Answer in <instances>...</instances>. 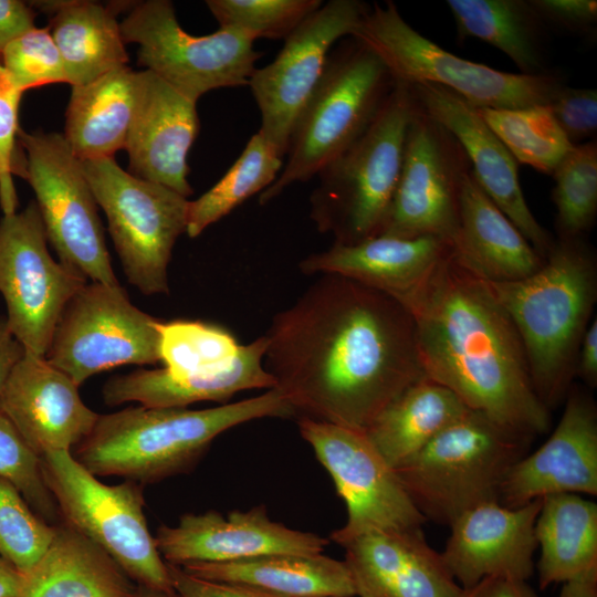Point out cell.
<instances>
[{"instance_id": "1", "label": "cell", "mask_w": 597, "mask_h": 597, "mask_svg": "<svg viewBox=\"0 0 597 597\" xmlns=\"http://www.w3.org/2000/svg\"><path fill=\"white\" fill-rule=\"evenodd\" d=\"M265 336L264 366L298 418L364 432L425 376L409 311L345 276L323 274Z\"/></svg>"}, {"instance_id": "2", "label": "cell", "mask_w": 597, "mask_h": 597, "mask_svg": "<svg viewBox=\"0 0 597 597\" xmlns=\"http://www.w3.org/2000/svg\"><path fill=\"white\" fill-rule=\"evenodd\" d=\"M401 304L412 316L426 377L515 431L534 438L548 430L551 412L533 389L511 318L453 248Z\"/></svg>"}, {"instance_id": "3", "label": "cell", "mask_w": 597, "mask_h": 597, "mask_svg": "<svg viewBox=\"0 0 597 597\" xmlns=\"http://www.w3.org/2000/svg\"><path fill=\"white\" fill-rule=\"evenodd\" d=\"M584 239L555 240L527 277L488 282L521 339L533 389L548 409L563 402L597 300V263Z\"/></svg>"}, {"instance_id": "4", "label": "cell", "mask_w": 597, "mask_h": 597, "mask_svg": "<svg viewBox=\"0 0 597 597\" xmlns=\"http://www.w3.org/2000/svg\"><path fill=\"white\" fill-rule=\"evenodd\" d=\"M293 408L276 388L218 407H129L100 415L73 457L96 476L117 475L140 484L188 472L224 431L266 417H292Z\"/></svg>"}, {"instance_id": "5", "label": "cell", "mask_w": 597, "mask_h": 597, "mask_svg": "<svg viewBox=\"0 0 597 597\" xmlns=\"http://www.w3.org/2000/svg\"><path fill=\"white\" fill-rule=\"evenodd\" d=\"M532 439L469 409L395 471L426 520L450 525L474 506L499 502L504 478Z\"/></svg>"}, {"instance_id": "6", "label": "cell", "mask_w": 597, "mask_h": 597, "mask_svg": "<svg viewBox=\"0 0 597 597\" xmlns=\"http://www.w3.org/2000/svg\"><path fill=\"white\" fill-rule=\"evenodd\" d=\"M416 98L395 84L363 135L318 174L311 219L334 243L354 244L379 234L398 184Z\"/></svg>"}, {"instance_id": "7", "label": "cell", "mask_w": 597, "mask_h": 597, "mask_svg": "<svg viewBox=\"0 0 597 597\" xmlns=\"http://www.w3.org/2000/svg\"><path fill=\"white\" fill-rule=\"evenodd\" d=\"M395 80L367 45L348 36L331 52L322 78L295 123L286 163L260 205L304 182L352 146L370 125Z\"/></svg>"}, {"instance_id": "8", "label": "cell", "mask_w": 597, "mask_h": 597, "mask_svg": "<svg viewBox=\"0 0 597 597\" xmlns=\"http://www.w3.org/2000/svg\"><path fill=\"white\" fill-rule=\"evenodd\" d=\"M352 38L375 52L395 81L444 87L475 108L547 105L566 85L557 73L515 74L460 57L411 28L392 1L370 6Z\"/></svg>"}, {"instance_id": "9", "label": "cell", "mask_w": 597, "mask_h": 597, "mask_svg": "<svg viewBox=\"0 0 597 597\" xmlns=\"http://www.w3.org/2000/svg\"><path fill=\"white\" fill-rule=\"evenodd\" d=\"M40 465L64 523L105 551L137 586L174 591L147 525L143 484H104L71 451L49 452Z\"/></svg>"}, {"instance_id": "10", "label": "cell", "mask_w": 597, "mask_h": 597, "mask_svg": "<svg viewBox=\"0 0 597 597\" xmlns=\"http://www.w3.org/2000/svg\"><path fill=\"white\" fill-rule=\"evenodd\" d=\"M127 281L145 295L168 293V264L187 229L188 198L138 178L114 157L82 161Z\"/></svg>"}, {"instance_id": "11", "label": "cell", "mask_w": 597, "mask_h": 597, "mask_svg": "<svg viewBox=\"0 0 597 597\" xmlns=\"http://www.w3.org/2000/svg\"><path fill=\"white\" fill-rule=\"evenodd\" d=\"M25 180L59 261L91 282L119 284L82 161L62 134L19 129Z\"/></svg>"}, {"instance_id": "12", "label": "cell", "mask_w": 597, "mask_h": 597, "mask_svg": "<svg viewBox=\"0 0 597 597\" xmlns=\"http://www.w3.org/2000/svg\"><path fill=\"white\" fill-rule=\"evenodd\" d=\"M119 27L125 43L138 44L139 64L193 102L216 88L248 85L261 56L255 40L232 28L189 34L168 0L135 3Z\"/></svg>"}, {"instance_id": "13", "label": "cell", "mask_w": 597, "mask_h": 597, "mask_svg": "<svg viewBox=\"0 0 597 597\" xmlns=\"http://www.w3.org/2000/svg\"><path fill=\"white\" fill-rule=\"evenodd\" d=\"M35 200L0 220V293L7 325L24 354L45 357L56 324L87 283L53 259Z\"/></svg>"}, {"instance_id": "14", "label": "cell", "mask_w": 597, "mask_h": 597, "mask_svg": "<svg viewBox=\"0 0 597 597\" xmlns=\"http://www.w3.org/2000/svg\"><path fill=\"white\" fill-rule=\"evenodd\" d=\"M157 322L119 284L87 282L66 304L45 359L78 387L121 365H155L160 362Z\"/></svg>"}, {"instance_id": "15", "label": "cell", "mask_w": 597, "mask_h": 597, "mask_svg": "<svg viewBox=\"0 0 597 597\" xmlns=\"http://www.w3.org/2000/svg\"><path fill=\"white\" fill-rule=\"evenodd\" d=\"M298 430L346 504V523L328 540L343 546L369 532L422 527L427 520L365 432L308 418Z\"/></svg>"}, {"instance_id": "16", "label": "cell", "mask_w": 597, "mask_h": 597, "mask_svg": "<svg viewBox=\"0 0 597 597\" xmlns=\"http://www.w3.org/2000/svg\"><path fill=\"white\" fill-rule=\"evenodd\" d=\"M369 8L359 0L323 3L284 40L273 62L251 74L248 85L261 114L258 133L281 158L322 78L332 46L353 35Z\"/></svg>"}, {"instance_id": "17", "label": "cell", "mask_w": 597, "mask_h": 597, "mask_svg": "<svg viewBox=\"0 0 597 597\" xmlns=\"http://www.w3.org/2000/svg\"><path fill=\"white\" fill-rule=\"evenodd\" d=\"M470 168L459 142L416 101L398 184L378 235L434 237L453 245L461 181Z\"/></svg>"}, {"instance_id": "18", "label": "cell", "mask_w": 597, "mask_h": 597, "mask_svg": "<svg viewBox=\"0 0 597 597\" xmlns=\"http://www.w3.org/2000/svg\"><path fill=\"white\" fill-rule=\"evenodd\" d=\"M155 542L168 564L228 563L274 554H320L329 540L272 521L265 505L235 510L187 513L175 526L163 524Z\"/></svg>"}, {"instance_id": "19", "label": "cell", "mask_w": 597, "mask_h": 597, "mask_svg": "<svg viewBox=\"0 0 597 597\" xmlns=\"http://www.w3.org/2000/svg\"><path fill=\"white\" fill-rule=\"evenodd\" d=\"M409 86L420 107L459 142L482 190L545 259L555 240L535 219L525 201L517 161L478 109L444 87Z\"/></svg>"}, {"instance_id": "20", "label": "cell", "mask_w": 597, "mask_h": 597, "mask_svg": "<svg viewBox=\"0 0 597 597\" xmlns=\"http://www.w3.org/2000/svg\"><path fill=\"white\" fill-rule=\"evenodd\" d=\"M549 438L509 470L499 502L517 507L547 495L597 494V409L593 398L572 387Z\"/></svg>"}, {"instance_id": "21", "label": "cell", "mask_w": 597, "mask_h": 597, "mask_svg": "<svg viewBox=\"0 0 597 597\" xmlns=\"http://www.w3.org/2000/svg\"><path fill=\"white\" fill-rule=\"evenodd\" d=\"M542 499L517 507L500 502L474 506L458 516L442 559L461 587L488 577L527 580L534 573L537 549L535 522Z\"/></svg>"}, {"instance_id": "22", "label": "cell", "mask_w": 597, "mask_h": 597, "mask_svg": "<svg viewBox=\"0 0 597 597\" xmlns=\"http://www.w3.org/2000/svg\"><path fill=\"white\" fill-rule=\"evenodd\" d=\"M0 411L40 458L71 451L94 428L98 413L81 399L78 386L45 357L23 354L0 392Z\"/></svg>"}, {"instance_id": "23", "label": "cell", "mask_w": 597, "mask_h": 597, "mask_svg": "<svg viewBox=\"0 0 597 597\" xmlns=\"http://www.w3.org/2000/svg\"><path fill=\"white\" fill-rule=\"evenodd\" d=\"M197 102L155 73L136 72V103L125 148L129 172L188 198V153L198 135Z\"/></svg>"}, {"instance_id": "24", "label": "cell", "mask_w": 597, "mask_h": 597, "mask_svg": "<svg viewBox=\"0 0 597 597\" xmlns=\"http://www.w3.org/2000/svg\"><path fill=\"white\" fill-rule=\"evenodd\" d=\"M342 547L358 597H457L461 589L422 527L369 532Z\"/></svg>"}, {"instance_id": "25", "label": "cell", "mask_w": 597, "mask_h": 597, "mask_svg": "<svg viewBox=\"0 0 597 597\" xmlns=\"http://www.w3.org/2000/svg\"><path fill=\"white\" fill-rule=\"evenodd\" d=\"M434 237L376 235L354 244L334 243L300 263L305 274H336L380 291L402 303L451 251Z\"/></svg>"}, {"instance_id": "26", "label": "cell", "mask_w": 597, "mask_h": 597, "mask_svg": "<svg viewBox=\"0 0 597 597\" xmlns=\"http://www.w3.org/2000/svg\"><path fill=\"white\" fill-rule=\"evenodd\" d=\"M266 336L242 345L234 362L226 369L207 376L172 377L163 368L138 369L108 379L102 389L107 406L138 402L149 408H186L197 401L224 402L234 394L275 388L264 366Z\"/></svg>"}, {"instance_id": "27", "label": "cell", "mask_w": 597, "mask_h": 597, "mask_svg": "<svg viewBox=\"0 0 597 597\" xmlns=\"http://www.w3.org/2000/svg\"><path fill=\"white\" fill-rule=\"evenodd\" d=\"M452 248L457 261L486 282L527 277L545 260L482 190L471 168L461 181Z\"/></svg>"}, {"instance_id": "28", "label": "cell", "mask_w": 597, "mask_h": 597, "mask_svg": "<svg viewBox=\"0 0 597 597\" xmlns=\"http://www.w3.org/2000/svg\"><path fill=\"white\" fill-rule=\"evenodd\" d=\"M137 585L82 533L62 523L48 548L23 574L19 597H132Z\"/></svg>"}, {"instance_id": "29", "label": "cell", "mask_w": 597, "mask_h": 597, "mask_svg": "<svg viewBox=\"0 0 597 597\" xmlns=\"http://www.w3.org/2000/svg\"><path fill=\"white\" fill-rule=\"evenodd\" d=\"M207 580L251 588L284 597H354L344 561L320 554H274L228 563L180 566Z\"/></svg>"}, {"instance_id": "30", "label": "cell", "mask_w": 597, "mask_h": 597, "mask_svg": "<svg viewBox=\"0 0 597 597\" xmlns=\"http://www.w3.org/2000/svg\"><path fill=\"white\" fill-rule=\"evenodd\" d=\"M136 103V72L128 65L72 86L63 137L81 161L114 157L125 148Z\"/></svg>"}, {"instance_id": "31", "label": "cell", "mask_w": 597, "mask_h": 597, "mask_svg": "<svg viewBox=\"0 0 597 597\" xmlns=\"http://www.w3.org/2000/svg\"><path fill=\"white\" fill-rule=\"evenodd\" d=\"M542 589L552 584L597 578V504L562 493L542 499L535 522Z\"/></svg>"}, {"instance_id": "32", "label": "cell", "mask_w": 597, "mask_h": 597, "mask_svg": "<svg viewBox=\"0 0 597 597\" xmlns=\"http://www.w3.org/2000/svg\"><path fill=\"white\" fill-rule=\"evenodd\" d=\"M467 410L454 392L423 376L391 401L364 432L395 469Z\"/></svg>"}, {"instance_id": "33", "label": "cell", "mask_w": 597, "mask_h": 597, "mask_svg": "<svg viewBox=\"0 0 597 597\" xmlns=\"http://www.w3.org/2000/svg\"><path fill=\"white\" fill-rule=\"evenodd\" d=\"M48 29L71 86L85 85L127 66L128 55L113 6L66 0L52 15Z\"/></svg>"}, {"instance_id": "34", "label": "cell", "mask_w": 597, "mask_h": 597, "mask_svg": "<svg viewBox=\"0 0 597 597\" xmlns=\"http://www.w3.org/2000/svg\"><path fill=\"white\" fill-rule=\"evenodd\" d=\"M459 40L475 38L507 55L522 74L544 70V29L530 1L448 0Z\"/></svg>"}, {"instance_id": "35", "label": "cell", "mask_w": 597, "mask_h": 597, "mask_svg": "<svg viewBox=\"0 0 597 597\" xmlns=\"http://www.w3.org/2000/svg\"><path fill=\"white\" fill-rule=\"evenodd\" d=\"M281 158L255 133L223 177L198 199L190 201L186 233L198 237L251 196L270 187L283 168Z\"/></svg>"}, {"instance_id": "36", "label": "cell", "mask_w": 597, "mask_h": 597, "mask_svg": "<svg viewBox=\"0 0 597 597\" xmlns=\"http://www.w3.org/2000/svg\"><path fill=\"white\" fill-rule=\"evenodd\" d=\"M517 164L553 175L573 145L547 105L523 108H476Z\"/></svg>"}, {"instance_id": "37", "label": "cell", "mask_w": 597, "mask_h": 597, "mask_svg": "<svg viewBox=\"0 0 597 597\" xmlns=\"http://www.w3.org/2000/svg\"><path fill=\"white\" fill-rule=\"evenodd\" d=\"M159 359L172 377L207 376L229 367L242 345L227 329L200 321L156 323Z\"/></svg>"}, {"instance_id": "38", "label": "cell", "mask_w": 597, "mask_h": 597, "mask_svg": "<svg viewBox=\"0 0 597 597\" xmlns=\"http://www.w3.org/2000/svg\"><path fill=\"white\" fill-rule=\"evenodd\" d=\"M557 239H583L597 216V143L574 145L553 175Z\"/></svg>"}, {"instance_id": "39", "label": "cell", "mask_w": 597, "mask_h": 597, "mask_svg": "<svg viewBox=\"0 0 597 597\" xmlns=\"http://www.w3.org/2000/svg\"><path fill=\"white\" fill-rule=\"evenodd\" d=\"M219 28L239 30L253 40H285L315 12L321 0H208Z\"/></svg>"}, {"instance_id": "40", "label": "cell", "mask_w": 597, "mask_h": 597, "mask_svg": "<svg viewBox=\"0 0 597 597\" xmlns=\"http://www.w3.org/2000/svg\"><path fill=\"white\" fill-rule=\"evenodd\" d=\"M54 532L55 525L39 516L20 491L0 478V555L25 574L45 552Z\"/></svg>"}, {"instance_id": "41", "label": "cell", "mask_w": 597, "mask_h": 597, "mask_svg": "<svg viewBox=\"0 0 597 597\" xmlns=\"http://www.w3.org/2000/svg\"><path fill=\"white\" fill-rule=\"evenodd\" d=\"M0 478L11 482L44 521L60 516L41 472L40 458L0 411Z\"/></svg>"}, {"instance_id": "42", "label": "cell", "mask_w": 597, "mask_h": 597, "mask_svg": "<svg viewBox=\"0 0 597 597\" xmlns=\"http://www.w3.org/2000/svg\"><path fill=\"white\" fill-rule=\"evenodd\" d=\"M1 55L2 65L22 93L67 83L61 54L48 28L31 29L12 41Z\"/></svg>"}, {"instance_id": "43", "label": "cell", "mask_w": 597, "mask_h": 597, "mask_svg": "<svg viewBox=\"0 0 597 597\" xmlns=\"http://www.w3.org/2000/svg\"><path fill=\"white\" fill-rule=\"evenodd\" d=\"M22 94L0 63V206L3 214L17 210L13 176L25 178V158L18 143V113Z\"/></svg>"}, {"instance_id": "44", "label": "cell", "mask_w": 597, "mask_h": 597, "mask_svg": "<svg viewBox=\"0 0 597 597\" xmlns=\"http://www.w3.org/2000/svg\"><path fill=\"white\" fill-rule=\"evenodd\" d=\"M547 106L573 146L596 139V90L564 85Z\"/></svg>"}, {"instance_id": "45", "label": "cell", "mask_w": 597, "mask_h": 597, "mask_svg": "<svg viewBox=\"0 0 597 597\" xmlns=\"http://www.w3.org/2000/svg\"><path fill=\"white\" fill-rule=\"evenodd\" d=\"M545 24L582 35H593L597 23L595 0H530Z\"/></svg>"}, {"instance_id": "46", "label": "cell", "mask_w": 597, "mask_h": 597, "mask_svg": "<svg viewBox=\"0 0 597 597\" xmlns=\"http://www.w3.org/2000/svg\"><path fill=\"white\" fill-rule=\"evenodd\" d=\"M167 565L172 589L178 597H255L242 587L199 578L180 566Z\"/></svg>"}, {"instance_id": "47", "label": "cell", "mask_w": 597, "mask_h": 597, "mask_svg": "<svg viewBox=\"0 0 597 597\" xmlns=\"http://www.w3.org/2000/svg\"><path fill=\"white\" fill-rule=\"evenodd\" d=\"M35 10L21 0H0V54L15 39L35 28Z\"/></svg>"}, {"instance_id": "48", "label": "cell", "mask_w": 597, "mask_h": 597, "mask_svg": "<svg viewBox=\"0 0 597 597\" xmlns=\"http://www.w3.org/2000/svg\"><path fill=\"white\" fill-rule=\"evenodd\" d=\"M457 597H538L527 580L488 577L470 587H461Z\"/></svg>"}, {"instance_id": "49", "label": "cell", "mask_w": 597, "mask_h": 597, "mask_svg": "<svg viewBox=\"0 0 597 597\" xmlns=\"http://www.w3.org/2000/svg\"><path fill=\"white\" fill-rule=\"evenodd\" d=\"M579 376L589 387L597 385V318H591L582 339L576 366Z\"/></svg>"}, {"instance_id": "50", "label": "cell", "mask_w": 597, "mask_h": 597, "mask_svg": "<svg viewBox=\"0 0 597 597\" xmlns=\"http://www.w3.org/2000/svg\"><path fill=\"white\" fill-rule=\"evenodd\" d=\"M23 354L21 345L9 331L6 318H0V392L13 366Z\"/></svg>"}, {"instance_id": "51", "label": "cell", "mask_w": 597, "mask_h": 597, "mask_svg": "<svg viewBox=\"0 0 597 597\" xmlns=\"http://www.w3.org/2000/svg\"><path fill=\"white\" fill-rule=\"evenodd\" d=\"M23 574L0 555V597H19Z\"/></svg>"}, {"instance_id": "52", "label": "cell", "mask_w": 597, "mask_h": 597, "mask_svg": "<svg viewBox=\"0 0 597 597\" xmlns=\"http://www.w3.org/2000/svg\"><path fill=\"white\" fill-rule=\"evenodd\" d=\"M557 597H597V578L564 583Z\"/></svg>"}, {"instance_id": "53", "label": "cell", "mask_w": 597, "mask_h": 597, "mask_svg": "<svg viewBox=\"0 0 597 597\" xmlns=\"http://www.w3.org/2000/svg\"><path fill=\"white\" fill-rule=\"evenodd\" d=\"M132 597H178L175 591H163L143 586H137Z\"/></svg>"}, {"instance_id": "54", "label": "cell", "mask_w": 597, "mask_h": 597, "mask_svg": "<svg viewBox=\"0 0 597 597\" xmlns=\"http://www.w3.org/2000/svg\"><path fill=\"white\" fill-rule=\"evenodd\" d=\"M242 588L247 589L248 591H250L255 597H284V596H280V595H275V594H271V593H265V591H261V590H255V589H251V588H245V587H242Z\"/></svg>"}]
</instances>
